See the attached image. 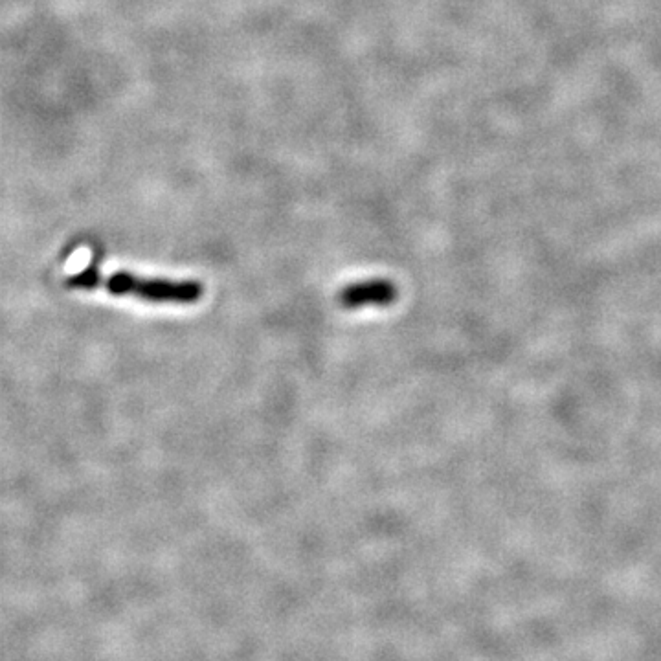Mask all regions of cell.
I'll return each instance as SVG.
<instances>
[{"instance_id": "1", "label": "cell", "mask_w": 661, "mask_h": 661, "mask_svg": "<svg viewBox=\"0 0 661 661\" xmlns=\"http://www.w3.org/2000/svg\"><path fill=\"white\" fill-rule=\"evenodd\" d=\"M68 287L72 289H94L105 287L114 296H135L140 300L155 303H195L202 298L199 281H169L158 278H140L129 272H116L101 278L96 269H87L70 276Z\"/></svg>"}, {"instance_id": "2", "label": "cell", "mask_w": 661, "mask_h": 661, "mask_svg": "<svg viewBox=\"0 0 661 661\" xmlns=\"http://www.w3.org/2000/svg\"><path fill=\"white\" fill-rule=\"evenodd\" d=\"M397 298V289L392 281L371 280L353 283L340 292L338 302L344 309H360L366 305H390Z\"/></svg>"}]
</instances>
